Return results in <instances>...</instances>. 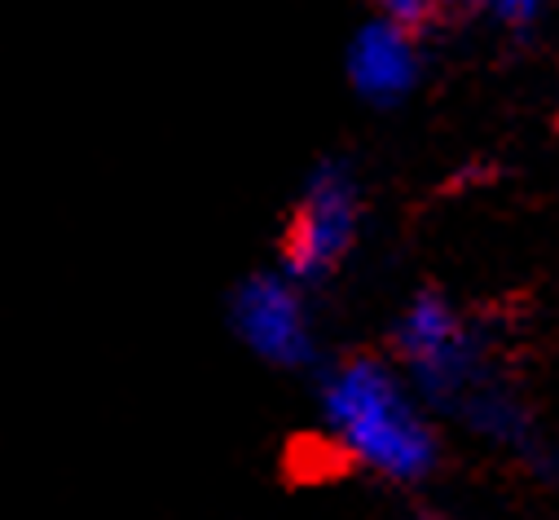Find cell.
Wrapping results in <instances>:
<instances>
[{"label": "cell", "mask_w": 559, "mask_h": 520, "mask_svg": "<svg viewBox=\"0 0 559 520\" xmlns=\"http://www.w3.org/2000/svg\"><path fill=\"white\" fill-rule=\"evenodd\" d=\"M388 357L441 424H459L476 441L528 463L550 459L537 411L502 366L493 331L454 296L418 287L392 318Z\"/></svg>", "instance_id": "1"}, {"label": "cell", "mask_w": 559, "mask_h": 520, "mask_svg": "<svg viewBox=\"0 0 559 520\" xmlns=\"http://www.w3.org/2000/svg\"><path fill=\"white\" fill-rule=\"evenodd\" d=\"M318 428L326 446L388 485H424L445 459V424L388 353H348L318 366Z\"/></svg>", "instance_id": "2"}, {"label": "cell", "mask_w": 559, "mask_h": 520, "mask_svg": "<svg viewBox=\"0 0 559 520\" xmlns=\"http://www.w3.org/2000/svg\"><path fill=\"white\" fill-rule=\"evenodd\" d=\"M366 238V186L348 159H322L300 181L273 265L309 292L331 283Z\"/></svg>", "instance_id": "3"}, {"label": "cell", "mask_w": 559, "mask_h": 520, "mask_svg": "<svg viewBox=\"0 0 559 520\" xmlns=\"http://www.w3.org/2000/svg\"><path fill=\"white\" fill-rule=\"evenodd\" d=\"M225 322L234 340L273 370L322 366V331L313 314V292L277 265L251 270L234 283L225 300Z\"/></svg>", "instance_id": "4"}, {"label": "cell", "mask_w": 559, "mask_h": 520, "mask_svg": "<svg viewBox=\"0 0 559 520\" xmlns=\"http://www.w3.org/2000/svg\"><path fill=\"white\" fill-rule=\"evenodd\" d=\"M424 32L388 23V19H366L353 27L344 45V80L357 102L366 106H401L424 84Z\"/></svg>", "instance_id": "5"}, {"label": "cell", "mask_w": 559, "mask_h": 520, "mask_svg": "<svg viewBox=\"0 0 559 520\" xmlns=\"http://www.w3.org/2000/svg\"><path fill=\"white\" fill-rule=\"evenodd\" d=\"M546 14H550V0H489L485 10V19L511 36H528L533 27L546 23Z\"/></svg>", "instance_id": "6"}, {"label": "cell", "mask_w": 559, "mask_h": 520, "mask_svg": "<svg viewBox=\"0 0 559 520\" xmlns=\"http://www.w3.org/2000/svg\"><path fill=\"white\" fill-rule=\"evenodd\" d=\"M370 14L374 19H388V23H401V27H414L424 32L437 14V0H370Z\"/></svg>", "instance_id": "7"}, {"label": "cell", "mask_w": 559, "mask_h": 520, "mask_svg": "<svg viewBox=\"0 0 559 520\" xmlns=\"http://www.w3.org/2000/svg\"><path fill=\"white\" fill-rule=\"evenodd\" d=\"M489 10V0H437V14H476L485 19Z\"/></svg>", "instance_id": "8"}, {"label": "cell", "mask_w": 559, "mask_h": 520, "mask_svg": "<svg viewBox=\"0 0 559 520\" xmlns=\"http://www.w3.org/2000/svg\"><path fill=\"white\" fill-rule=\"evenodd\" d=\"M409 520H441V516H432V511H424V516H409Z\"/></svg>", "instance_id": "9"}]
</instances>
